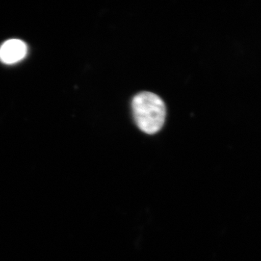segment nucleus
<instances>
[{
    "label": "nucleus",
    "instance_id": "f257e3e1",
    "mask_svg": "<svg viewBox=\"0 0 261 261\" xmlns=\"http://www.w3.org/2000/svg\"><path fill=\"white\" fill-rule=\"evenodd\" d=\"M132 106L136 123L142 132L153 135L162 128L166 108L157 94L148 92L137 94L132 100Z\"/></svg>",
    "mask_w": 261,
    "mask_h": 261
},
{
    "label": "nucleus",
    "instance_id": "f03ea898",
    "mask_svg": "<svg viewBox=\"0 0 261 261\" xmlns=\"http://www.w3.org/2000/svg\"><path fill=\"white\" fill-rule=\"evenodd\" d=\"M27 46L23 41L10 39L0 47V60L6 64L18 63L25 58Z\"/></svg>",
    "mask_w": 261,
    "mask_h": 261
}]
</instances>
